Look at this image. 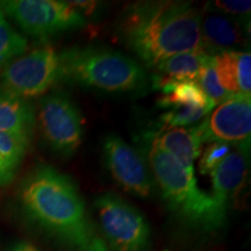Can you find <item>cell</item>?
<instances>
[{"label": "cell", "instance_id": "1", "mask_svg": "<svg viewBox=\"0 0 251 251\" xmlns=\"http://www.w3.org/2000/svg\"><path fill=\"white\" fill-rule=\"evenodd\" d=\"M19 200L31 221L70 249L109 251L97 234L76 185L52 166H36L21 184Z\"/></svg>", "mask_w": 251, "mask_h": 251}, {"label": "cell", "instance_id": "2", "mask_svg": "<svg viewBox=\"0 0 251 251\" xmlns=\"http://www.w3.org/2000/svg\"><path fill=\"white\" fill-rule=\"evenodd\" d=\"M201 12L187 1H142L122 15L118 34L149 68L181 52L203 50Z\"/></svg>", "mask_w": 251, "mask_h": 251}, {"label": "cell", "instance_id": "3", "mask_svg": "<svg viewBox=\"0 0 251 251\" xmlns=\"http://www.w3.org/2000/svg\"><path fill=\"white\" fill-rule=\"evenodd\" d=\"M148 163L155 184L169 208L193 227L211 231L219 229L227 219V212L211 194L198 187L193 172L187 171L174 157L151 139L147 149Z\"/></svg>", "mask_w": 251, "mask_h": 251}, {"label": "cell", "instance_id": "4", "mask_svg": "<svg viewBox=\"0 0 251 251\" xmlns=\"http://www.w3.org/2000/svg\"><path fill=\"white\" fill-rule=\"evenodd\" d=\"M62 80L108 93L136 92L148 77L140 63L101 47H72L59 52Z\"/></svg>", "mask_w": 251, "mask_h": 251}, {"label": "cell", "instance_id": "5", "mask_svg": "<svg viewBox=\"0 0 251 251\" xmlns=\"http://www.w3.org/2000/svg\"><path fill=\"white\" fill-rule=\"evenodd\" d=\"M0 8L25 34L39 40L81 29L87 25L83 13L70 2L57 0H5L0 1Z\"/></svg>", "mask_w": 251, "mask_h": 251}, {"label": "cell", "instance_id": "6", "mask_svg": "<svg viewBox=\"0 0 251 251\" xmlns=\"http://www.w3.org/2000/svg\"><path fill=\"white\" fill-rule=\"evenodd\" d=\"M99 226L109 251H143L150 240L147 219L136 207L113 193L94 200Z\"/></svg>", "mask_w": 251, "mask_h": 251}, {"label": "cell", "instance_id": "7", "mask_svg": "<svg viewBox=\"0 0 251 251\" xmlns=\"http://www.w3.org/2000/svg\"><path fill=\"white\" fill-rule=\"evenodd\" d=\"M62 80L59 54L50 46L15 58L2 69L0 86L24 99L46 96Z\"/></svg>", "mask_w": 251, "mask_h": 251}, {"label": "cell", "instance_id": "8", "mask_svg": "<svg viewBox=\"0 0 251 251\" xmlns=\"http://www.w3.org/2000/svg\"><path fill=\"white\" fill-rule=\"evenodd\" d=\"M36 124L47 144L63 157L74 156L83 142V119L79 109L62 91L41 98Z\"/></svg>", "mask_w": 251, "mask_h": 251}, {"label": "cell", "instance_id": "9", "mask_svg": "<svg viewBox=\"0 0 251 251\" xmlns=\"http://www.w3.org/2000/svg\"><path fill=\"white\" fill-rule=\"evenodd\" d=\"M201 143L218 142L249 153L251 139L250 96H233L196 126Z\"/></svg>", "mask_w": 251, "mask_h": 251}, {"label": "cell", "instance_id": "10", "mask_svg": "<svg viewBox=\"0 0 251 251\" xmlns=\"http://www.w3.org/2000/svg\"><path fill=\"white\" fill-rule=\"evenodd\" d=\"M102 151L109 172L125 191L141 198L151 196L152 175L142 153L114 134L105 137Z\"/></svg>", "mask_w": 251, "mask_h": 251}, {"label": "cell", "instance_id": "11", "mask_svg": "<svg viewBox=\"0 0 251 251\" xmlns=\"http://www.w3.org/2000/svg\"><path fill=\"white\" fill-rule=\"evenodd\" d=\"M249 24L216 11L207 4L200 18L202 49L214 56L228 51H246L249 46Z\"/></svg>", "mask_w": 251, "mask_h": 251}, {"label": "cell", "instance_id": "12", "mask_svg": "<svg viewBox=\"0 0 251 251\" xmlns=\"http://www.w3.org/2000/svg\"><path fill=\"white\" fill-rule=\"evenodd\" d=\"M248 153L236 150L230 152L209 176L212 178L211 196L222 208L228 211L230 203L247 183Z\"/></svg>", "mask_w": 251, "mask_h": 251}, {"label": "cell", "instance_id": "13", "mask_svg": "<svg viewBox=\"0 0 251 251\" xmlns=\"http://www.w3.org/2000/svg\"><path fill=\"white\" fill-rule=\"evenodd\" d=\"M36 126V111L29 100L0 86V133L31 141Z\"/></svg>", "mask_w": 251, "mask_h": 251}, {"label": "cell", "instance_id": "14", "mask_svg": "<svg viewBox=\"0 0 251 251\" xmlns=\"http://www.w3.org/2000/svg\"><path fill=\"white\" fill-rule=\"evenodd\" d=\"M213 67L224 89L233 96H250L251 54L246 51H228L213 56Z\"/></svg>", "mask_w": 251, "mask_h": 251}, {"label": "cell", "instance_id": "15", "mask_svg": "<svg viewBox=\"0 0 251 251\" xmlns=\"http://www.w3.org/2000/svg\"><path fill=\"white\" fill-rule=\"evenodd\" d=\"M161 148L174 157L187 171L193 172L194 162L200 156L201 141L194 127H162L151 135ZM194 174V172H193Z\"/></svg>", "mask_w": 251, "mask_h": 251}, {"label": "cell", "instance_id": "16", "mask_svg": "<svg viewBox=\"0 0 251 251\" xmlns=\"http://www.w3.org/2000/svg\"><path fill=\"white\" fill-rule=\"evenodd\" d=\"M158 87L164 93L158 100L162 108H201L211 112L215 107V103L202 92L196 80L175 81L159 78Z\"/></svg>", "mask_w": 251, "mask_h": 251}, {"label": "cell", "instance_id": "17", "mask_svg": "<svg viewBox=\"0 0 251 251\" xmlns=\"http://www.w3.org/2000/svg\"><path fill=\"white\" fill-rule=\"evenodd\" d=\"M213 56L205 50L181 52L164 59L156 67L161 78L175 81L196 80L200 71L211 64Z\"/></svg>", "mask_w": 251, "mask_h": 251}, {"label": "cell", "instance_id": "18", "mask_svg": "<svg viewBox=\"0 0 251 251\" xmlns=\"http://www.w3.org/2000/svg\"><path fill=\"white\" fill-rule=\"evenodd\" d=\"M30 141L0 133V187L12 183L18 175Z\"/></svg>", "mask_w": 251, "mask_h": 251}, {"label": "cell", "instance_id": "19", "mask_svg": "<svg viewBox=\"0 0 251 251\" xmlns=\"http://www.w3.org/2000/svg\"><path fill=\"white\" fill-rule=\"evenodd\" d=\"M27 48L26 37L11 26L0 8V69H4L15 58L26 54Z\"/></svg>", "mask_w": 251, "mask_h": 251}, {"label": "cell", "instance_id": "20", "mask_svg": "<svg viewBox=\"0 0 251 251\" xmlns=\"http://www.w3.org/2000/svg\"><path fill=\"white\" fill-rule=\"evenodd\" d=\"M196 81L202 90V92L215 103V106L233 97V94L227 92L220 84L215 69L213 67V61L211 64H208L200 71Z\"/></svg>", "mask_w": 251, "mask_h": 251}, {"label": "cell", "instance_id": "21", "mask_svg": "<svg viewBox=\"0 0 251 251\" xmlns=\"http://www.w3.org/2000/svg\"><path fill=\"white\" fill-rule=\"evenodd\" d=\"M208 113L201 108H174L163 114L161 120L163 127H186L201 120Z\"/></svg>", "mask_w": 251, "mask_h": 251}, {"label": "cell", "instance_id": "22", "mask_svg": "<svg viewBox=\"0 0 251 251\" xmlns=\"http://www.w3.org/2000/svg\"><path fill=\"white\" fill-rule=\"evenodd\" d=\"M231 147L224 143L211 142L200 153L199 169L202 175H209L230 153Z\"/></svg>", "mask_w": 251, "mask_h": 251}, {"label": "cell", "instance_id": "23", "mask_svg": "<svg viewBox=\"0 0 251 251\" xmlns=\"http://www.w3.org/2000/svg\"><path fill=\"white\" fill-rule=\"evenodd\" d=\"M209 5L216 11L221 12L229 17H233L243 23L249 24L250 21V1H231V0H216L214 2H209Z\"/></svg>", "mask_w": 251, "mask_h": 251}, {"label": "cell", "instance_id": "24", "mask_svg": "<svg viewBox=\"0 0 251 251\" xmlns=\"http://www.w3.org/2000/svg\"><path fill=\"white\" fill-rule=\"evenodd\" d=\"M8 251H40L37 248L29 242H18L11 247Z\"/></svg>", "mask_w": 251, "mask_h": 251}]
</instances>
